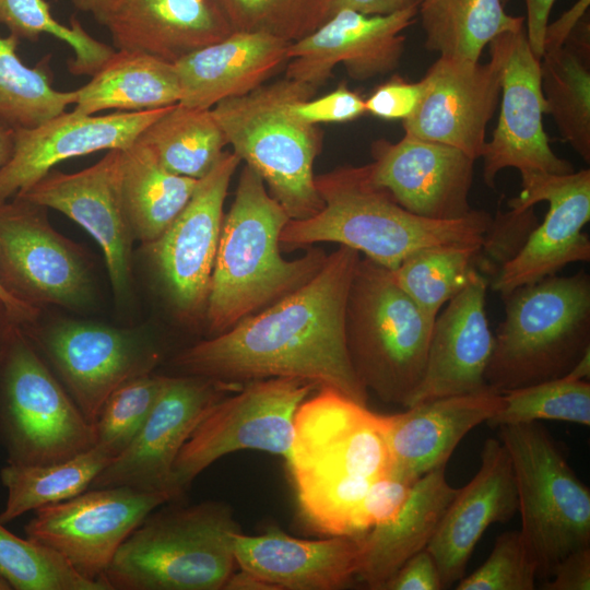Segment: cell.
I'll return each instance as SVG.
<instances>
[{"instance_id": "obj_1", "label": "cell", "mask_w": 590, "mask_h": 590, "mask_svg": "<svg viewBox=\"0 0 590 590\" xmlns=\"http://www.w3.org/2000/svg\"><path fill=\"white\" fill-rule=\"evenodd\" d=\"M359 252L346 246L327 256L307 283L227 331L182 350L174 366L184 375L244 385L297 378L367 405L346 349L344 320Z\"/></svg>"}, {"instance_id": "obj_2", "label": "cell", "mask_w": 590, "mask_h": 590, "mask_svg": "<svg viewBox=\"0 0 590 590\" xmlns=\"http://www.w3.org/2000/svg\"><path fill=\"white\" fill-rule=\"evenodd\" d=\"M322 208L288 220L280 234L285 250L337 243L394 270L412 253L442 244H483L493 216L483 210L453 220L418 216L375 186L364 166H343L315 177Z\"/></svg>"}, {"instance_id": "obj_3", "label": "cell", "mask_w": 590, "mask_h": 590, "mask_svg": "<svg viewBox=\"0 0 590 590\" xmlns=\"http://www.w3.org/2000/svg\"><path fill=\"white\" fill-rule=\"evenodd\" d=\"M261 177L245 165L234 201L224 214L204 314L209 337L221 334L307 283L326 262L321 248L299 258L281 255L288 222Z\"/></svg>"}, {"instance_id": "obj_4", "label": "cell", "mask_w": 590, "mask_h": 590, "mask_svg": "<svg viewBox=\"0 0 590 590\" xmlns=\"http://www.w3.org/2000/svg\"><path fill=\"white\" fill-rule=\"evenodd\" d=\"M153 510L129 534L105 573L111 590H221L237 567L240 531L223 502Z\"/></svg>"}, {"instance_id": "obj_5", "label": "cell", "mask_w": 590, "mask_h": 590, "mask_svg": "<svg viewBox=\"0 0 590 590\" xmlns=\"http://www.w3.org/2000/svg\"><path fill=\"white\" fill-rule=\"evenodd\" d=\"M503 300L485 373L494 390L563 377L590 350V276L583 270L518 287Z\"/></svg>"}, {"instance_id": "obj_6", "label": "cell", "mask_w": 590, "mask_h": 590, "mask_svg": "<svg viewBox=\"0 0 590 590\" xmlns=\"http://www.w3.org/2000/svg\"><path fill=\"white\" fill-rule=\"evenodd\" d=\"M318 87L284 76L213 108L227 144L263 180L290 220H304L322 208L314 164L320 131L296 118L290 106L311 98Z\"/></svg>"}, {"instance_id": "obj_7", "label": "cell", "mask_w": 590, "mask_h": 590, "mask_svg": "<svg viewBox=\"0 0 590 590\" xmlns=\"http://www.w3.org/2000/svg\"><path fill=\"white\" fill-rule=\"evenodd\" d=\"M433 324L390 270L359 258L345 307V342L367 391L406 408L426 366Z\"/></svg>"}, {"instance_id": "obj_8", "label": "cell", "mask_w": 590, "mask_h": 590, "mask_svg": "<svg viewBox=\"0 0 590 590\" xmlns=\"http://www.w3.org/2000/svg\"><path fill=\"white\" fill-rule=\"evenodd\" d=\"M497 428L512 465L520 531L546 580L565 556L590 546V491L538 422Z\"/></svg>"}, {"instance_id": "obj_9", "label": "cell", "mask_w": 590, "mask_h": 590, "mask_svg": "<svg viewBox=\"0 0 590 590\" xmlns=\"http://www.w3.org/2000/svg\"><path fill=\"white\" fill-rule=\"evenodd\" d=\"M0 445L16 464L59 462L96 446L95 425L16 324L0 367Z\"/></svg>"}, {"instance_id": "obj_10", "label": "cell", "mask_w": 590, "mask_h": 590, "mask_svg": "<svg viewBox=\"0 0 590 590\" xmlns=\"http://www.w3.org/2000/svg\"><path fill=\"white\" fill-rule=\"evenodd\" d=\"M316 388L297 378L244 384L217 400L198 423L173 465L170 494L179 502L193 480L220 458L245 449L292 456L295 414Z\"/></svg>"}, {"instance_id": "obj_11", "label": "cell", "mask_w": 590, "mask_h": 590, "mask_svg": "<svg viewBox=\"0 0 590 590\" xmlns=\"http://www.w3.org/2000/svg\"><path fill=\"white\" fill-rule=\"evenodd\" d=\"M172 502L164 492L128 486L88 488L40 507L24 527L25 536L60 554L84 578L103 583L116 552L153 510Z\"/></svg>"}, {"instance_id": "obj_12", "label": "cell", "mask_w": 590, "mask_h": 590, "mask_svg": "<svg viewBox=\"0 0 590 590\" xmlns=\"http://www.w3.org/2000/svg\"><path fill=\"white\" fill-rule=\"evenodd\" d=\"M521 191L508 201L521 212L545 201L547 212L517 253L492 278L491 286L502 298L518 287L556 275L566 266L590 260V239L582 229L590 221V170L569 174L527 172Z\"/></svg>"}, {"instance_id": "obj_13", "label": "cell", "mask_w": 590, "mask_h": 590, "mask_svg": "<svg viewBox=\"0 0 590 590\" xmlns=\"http://www.w3.org/2000/svg\"><path fill=\"white\" fill-rule=\"evenodd\" d=\"M382 416L333 389L320 388L295 414L293 451L286 462L292 479L375 481L390 474Z\"/></svg>"}, {"instance_id": "obj_14", "label": "cell", "mask_w": 590, "mask_h": 590, "mask_svg": "<svg viewBox=\"0 0 590 590\" xmlns=\"http://www.w3.org/2000/svg\"><path fill=\"white\" fill-rule=\"evenodd\" d=\"M239 163L234 152H224L170 225L148 245L167 298L185 321L204 320L224 201Z\"/></svg>"}, {"instance_id": "obj_15", "label": "cell", "mask_w": 590, "mask_h": 590, "mask_svg": "<svg viewBox=\"0 0 590 590\" xmlns=\"http://www.w3.org/2000/svg\"><path fill=\"white\" fill-rule=\"evenodd\" d=\"M500 70V111L492 139L484 146V182L494 188L497 174H569L574 166L557 156L544 130L546 106L541 87L540 59L529 45L524 27L504 33L489 43Z\"/></svg>"}, {"instance_id": "obj_16", "label": "cell", "mask_w": 590, "mask_h": 590, "mask_svg": "<svg viewBox=\"0 0 590 590\" xmlns=\"http://www.w3.org/2000/svg\"><path fill=\"white\" fill-rule=\"evenodd\" d=\"M45 208L20 198L0 203V279L17 298L38 307H79L90 279L75 246L47 221Z\"/></svg>"}, {"instance_id": "obj_17", "label": "cell", "mask_w": 590, "mask_h": 590, "mask_svg": "<svg viewBox=\"0 0 590 590\" xmlns=\"http://www.w3.org/2000/svg\"><path fill=\"white\" fill-rule=\"evenodd\" d=\"M243 385L202 377L166 376L156 402L129 447L114 458L90 488L128 486L170 494L175 460L208 410Z\"/></svg>"}, {"instance_id": "obj_18", "label": "cell", "mask_w": 590, "mask_h": 590, "mask_svg": "<svg viewBox=\"0 0 590 590\" xmlns=\"http://www.w3.org/2000/svg\"><path fill=\"white\" fill-rule=\"evenodd\" d=\"M32 338L93 424L113 391L152 373L161 358L146 338L98 323L61 322Z\"/></svg>"}, {"instance_id": "obj_19", "label": "cell", "mask_w": 590, "mask_h": 590, "mask_svg": "<svg viewBox=\"0 0 590 590\" xmlns=\"http://www.w3.org/2000/svg\"><path fill=\"white\" fill-rule=\"evenodd\" d=\"M13 198L57 210L83 227L104 252L117 300L129 295L134 235L122 194V150L76 173L50 170Z\"/></svg>"}, {"instance_id": "obj_20", "label": "cell", "mask_w": 590, "mask_h": 590, "mask_svg": "<svg viewBox=\"0 0 590 590\" xmlns=\"http://www.w3.org/2000/svg\"><path fill=\"white\" fill-rule=\"evenodd\" d=\"M366 165L370 181L409 212L433 220H453L473 209L469 193L474 162L464 152L410 134L398 142L378 140Z\"/></svg>"}, {"instance_id": "obj_21", "label": "cell", "mask_w": 590, "mask_h": 590, "mask_svg": "<svg viewBox=\"0 0 590 590\" xmlns=\"http://www.w3.org/2000/svg\"><path fill=\"white\" fill-rule=\"evenodd\" d=\"M416 15L417 4L386 15L338 10L317 30L290 45L285 76L319 87L338 63L355 80L388 73L400 62L403 32Z\"/></svg>"}, {"instance_id": "obj_22", "label": "cell", "mask_w": 590, "mask_h": 590, "mask_svg": "<svg viewBox=\"0 0 590 590\" xmlns=\"http://www.w3.org/2000/svg\"><path fill=\"white\" fill-rule=\"evenodd\" d=\"M422 99L402 121L405 134L456 148L473 160L482 157L486 127L498 105L500 70L497 60L480 63L439 58L422 78Z\"/></svg>"}, {"instance_id": "obj_23", "label": "cell", "mask_w": 590, "mask_h": 590, "mask_svg": "<svg viewBox=\"0 0 590 590\" xmlns=\"http://www.w3.org/2000/svg\"><path fill=\"white\" fill-rule=\"evenodd\" d=\"M169 107L107 115L63 111L34 128L14 129L12 155L0 167V203L31 188L63 161L127 149Z\"/></svg>"}, {"instance_id": "obj_24", "label": "cell", "mask_w": 590, "mask_h": 590, "mask_svg": "<svg viewBox=\"0 0 590 590\" xmlns=\"http://www.w3.org/2000/svg\"><path fill=\"white\" fill-rule=\"evenodd\" d=\"M488 279L477 273L434 321L423 378L408 406L483 390L493 352L485 297Z\"/></svg>"}, {"instance_id": "obj_25", "label": "cell", "mask_w": 590, "mask_h": 590, "mask_svg": "<svg viewBox=\"0 0 590 590\" xmlns=\"http://www.w3.org/2000/svg\"><path fill=\"white\" fill-rule=\"evenodd\" d=\"M503 406V393L483 390L436 398L384 415L391 475L414 482L447 464L465 435L491 420Z\"/></svg>"}, {"instance_id": "obj_26", "label": "cell", "mask_w": 590, "mask_h": 590, "mask_svg": "<svg viewBox=\"0 0 590 590\" xmlns=\"http://www.w3.org/2000/svg\"><path fill=\"white\" fill-rule=\"evenodd\" d=\"M516 511L518 496L510 457L499 439L489 437L484 441L476 474L458 489L426 546L444 589L464 576L485 530L493 523L510 520Z\"/></svg>"}, {"instance_id": "obj_27", "label": "cell", "mask_w": 590, "mask_h": 590, "mask_svg": "<svg viewBox=\"0 0 590 590\" xmlns=\"http://www.w3.org/2000/svg\"><path fill=\"white\" fill-rule=\"evenodd\" d=\"M362 536L306 540L270 526L258 535L237 532L234 555L239 569L263 580L272 590H335L357 576Z\"/></svg>"}, {"instance_id": "obj_28", "label": "cell", "mask_w": 590, "mask_h": 590, "mask_svg": "<svg viewBox=\"0 0 590 590\" xmlns=\"http://www.w3.org/2000/svg\"><path fill=\"white\" fill-rule=\"evenodd\" d=\"M101 24L118 50L170 63L234 32L217 0H115Z\"/></svg>"}, {"instance_id": "obj_29", "label": "cell", "mask_w": 590, "mask_h": 590, "mask_svg": "<svg viewBox=\"0 0 590 590\" xmlns=\"http://www.w3.org/2000/svg\"><path fill=\"white\" fill-rule=\"evenodd\" d=\"M291 44L264 33L233 32L186 56L174 63L181 87L179 104L210 109L253 91L288 61Z\"/></svg>"}, {"instance_id": "obj_30", "label": "cell", "mask_w": 590, "mask_h": 590, "mask_svg": "<svg viewBox=\"0 0 590 590\" xmlns=\"http://www.w3.org/2000/svg\"><path fill=\"white\" fill-rule=\"evenodd\" d=\"M440 465L416 479L399 512L362 536L357 576L369 589L381 590L393 574L430 542L447 507L458 493Z\"/></svg>"}, {"instance_id": "obj_31", "label": "cell", "mask_w": 590, "mask_h": 590, "mask_svg": "<svg viewBox=\"0 0 590 590\" xmlns=\"http://www.w3.org/2000/svg\"><path fill=\"white\" fill-rule=\"evenodd\" d=\"M180 98L174 63L117 49L85 85L75 90L73 110L83 115L107 109L141 111L172 106Z\"/></svg>"}, {"instance_id": "obj_32", "label": "cell", "mask_w": 590, "mask_h": 590, "mask_svg": "<svg viewBox=\"0 0 590 590\" xmlns=\"http://www.w3.org/2000/svg\"><path fill=\"white\" fill-rule=\"evenodd\" d=\"M541 87L546 114L575 152L590 162V28L583 15L564 45L543 47Z\"/></svg>"}, {"instance_id": "obj_33", "label": "cell", "mask_w": 590, "mask_h": 590, "mask_svg": "<svg viewBox=\"0 0 590 590\" xmlns=\"http://www.w3.org/2000/svg\"><path fill=\"white\" fill-rule=\"evenodd\" d=\"M199 179L170 173L139 138L122 150V194L134 238L156 240L185 208Z\"/></svg>"}, {"instance_id": "obj_34", "label": "cell", "mask_w": 590, "mask_h": 590, "mask_svg": "<svg viewBox=\"0 0 590 590\" xmlns=\"http://www.w3.org/2000/svg\"><path fill=\"white\" fill-rule=\"evenodd\" d=\"M417 14L427 50L472 62L493 39L524 27V17L509 15L502 0H420Z\"/></svg>"}, {"instance_id": "obj_35", "label": "cell", "mask_w": 590, "mask_h": 590, "mask_svg": "<svg viewBox=\"0 0 590 590\" xmlns=\"http://www.w3.org/2000/svg\"><path fill=\"white\" fill-rule=\"evenodd\" d=\"M111 457L94 446L70 459L46 464L7 463L0 479L8 496L0 522L5 524L40 507L70 499L88 489Z\"/></svg>"}, {"instance_id": "obj_36", "label": "cell", "mask_w": 590, "mask_h": 590, "mask_svg": "<svg viewBox=\"0 0 590 590\" xmlns=\"http://www.w3.org/2000/svg\"><path fill=\"white\" fill-rule=\"evenodd\" d=\"M173 174L200 179L217 163L227 144L212 108L172 105L140 135Z\"/></svg>"}, {"instance_id": "obj_37", "label": "cell", "mask_w": 590, "mask_h": 590, "mask_svg": "<svg viewBox=\"0 0 590 590\" xmlns=\"http://www.w3.org/2000/svg\"><path fill=\"white\" fill-rule=\"evenodd\" d=\"M483 244H442L409 256L394 270L393 280L434 324L445 304L477 274Z\"/></svg>"}, {"instance_id": "obj_38", "label": "cell", "mask_w": 590, "mask_h": 590, "mask_svg": "<svg viewBox=\"0 0 590 590\" xmlns=\"http://www.w3.org/2000/svg\"><path fill=\"white\" fill-rule=\"evenodd\" d=\"M19 40L12 34L0 36V125L13 130L34 128L75 102V90L54 88L49 56L34 68L22 62Z\"/></svg>"}, {"instance_id": "obj_39", "label": "cell", "mask_w": 590, "mask_h": 590, "mask_svg": "<svg viewBox=\"0 0 590 590\" xmlns=\"http://www.w3.org/2000/svg\"><path fill=\"white\" fill-rule=\"evenodd\" d=\"M564 421L590 426V384L565 375L503 393V406L486 423L491 427Z\"/></svg>"}, {"instance_id": "obj_40", "label": "cell", "mask_w": 590, "mask_h": 590, "mask_svg": "<svg viewBox=\"0 0 590 590\" xmlns=\"http://www.w3.org/2000/svg\"><path fill=\"white\" fill-rule=\"evenodd\" d=\"M0 24L19 39L35 42L49 34L67 43L74 52L69 61L74 75L92 76L116 51L87 34L75 17L70 26L59 23L45 0H0Z\"/></svg>"}, {"instance_id": "obj_41", "label": "cell", "mask_w": 590, "mask_h": 590, "mask_svg": "<svg viewBox=\"0 0 590 590\" xmlns=\"http://www.w3.org/2000/svg\"><path fill=\"white\" fill-rule=\"evenodd\" d=\"M0 576L14 590H108L81 576L50 547L13 534L1 522Z\"/></svg>"}, {"instance_id": "obj_42", "label": "cell", "mask_w": 590, "mask_h": 590, "mask_svg": "<svg viewBox=\"0 0 590 590\" xmlns=\"http://www.w3.org/2000/svg\"><path fill=\"white\" fill-rule=\"evenodd\" d=\"M299 512L312 530L329 536H362V505L374 481L293 479Z\"/></svg>"}, {"instance_id": "obj_43", "label": "cell", "mask_w": 590, "mask_h": 590, "mask_svg": "<svg viewBox=\"0 0 590 590\" xmlns=\"http://www.w3.org/2000/svg\"><path fill=\"white\" fill-rule=\"evenodd\" d=\"M234 32L264 33L294 43L331 15L330 0H217Z\"/></svg>"}, {"instance_id": "obj_44", "label": "cell", "mask_w": 590, "mask_h": 590, "mask_svg": "<svg viewBox=\"0 0 590 590\" xmlns=\"http://www.w3.org/2000/svg\"><path fill=\"white\" fill-rule=\"evenodd\" d=\"M166 376L142 375L118 387L104 402L95 422L96 446L111 459L132 442L150 415Z\"/></svg>"}, {"instance_id": "obj_45", "label": "cell", "mask_w": 590, "mask_h": 590, "mask_svg": "<svg viewBox=\"0 0 590 590\" xmlns=\"http://www.w3.org/2000/svg\"><path fill=\"white\" fill-rule=\"evenodd\" d=\"M538 562L520 530L503 532L487 559L462 577L457 590H533Z\"/></svg>"}, {"instance_id": "obj_46", "label": "cell", "mask_w": 590, "mask_h": 590, "mask_svg": "<svg viewBox=\"0 0 590 590\" xmlns=\"http://www.w3.org/2000/svg\"><path fill=\"white\" fill-rule=\"evenodd\" d=\"M290 109L296 118L314 126L347 122L366 113L365 99L344 84L318 98L297 99Z\"/></svg>"}, {"instance_id": "obj_47", "label": "cell", "mask_w": 590, "mask_h": 590, "mask_svg": "<svg viewBox=\"0 0 590 590\" xmlns=\"http://www.w3.org/2000/svg\"><path fill=\"white\" fill-rule=\"evenodd\" d=\"M423 93L422 79L408 82L400 76H392L365 99V110L381 119L403 121L414 114Z\"/></svg>"}, {"instance_id": "obj_48", "label": "cell", "mask_w": 590, "mask_h": 590, "mask_svg": "<svg viewBox=\"0 0 590 590\" xmlns=\"http://www.w3.org/2000/svg\"><path fill=\"white\" fill-rule=\"evenodd\" d=\"M413 482L391 474L375 480L362 505V527L367 533L375 526L394 517L405 503Z\"/></svg>"}, {"instance_id": "obj_49", "label": "cell", "mask_w": 590, "mask_h": 590, "mask_svg": "<svg viewBox=\"0 0 590 590\" xmlns=\"http://www.w3.org/2000/svg\"><path fill=\"white\" fill-rule=\"evenodd\" d=\"M444 589L438 567L425 547L412 555L384 585L381 590Z\"/></svg>"}, {"instance_id": "obj_50", "label": "cell", "mask_w": 590, "mask_h": 590, "mask_svg": "<svg viewBox=\"0 0 590 590\" xmlns=\"http://www.w3.org/2000/svg\"><path fill=\"white\" fill-rule=\"evenodd\" d=\"M543 590H589L590 546L579 548L565 556L544 580Z\"/></svg>"}, {"instance_id": "obj_51", "label": "cell", "mask_w": 590, "mask_h": 590, "mask_svg": "<svg viewBox=\"0 0 590 590\" xmlns=\"http://www.w3.org/2000/svg\"><path fill=\"white\" fill-rule=\"evenodd\" d=\"M527 8L526 34L533 54L540 59L551 10L556 0H524Z\"/></svg>"}, {"instance_id": "obj_52", "label": "cell", "mask_w": 590, "mask_h": 590, "mask_svg": "<svg viewBox=\"0 0 590 590\" xmlns=\"http://www.w3.org/2000/svg\"><path fill=\"white\" fill-rule=\"evenodd\" d=\"M418 2L420 0H330L332 14L338 10L349 9L366 15L391 14Z\"/></svg>"}, {"instance_id": "obj_53", "label": "cell", "mask_w": 590, "mask_h": 590, "mask_svg": "<svg viewBox=\"0 0 590 590\" xmlns=\"http://www.w3.org/2000/svg\"><path fill=\"white\" fill-rule=\"evenodd\" d=\"M0 303L3 306L9 319L19 327L28 326L34 322L39 308L14 296L2 283L0 279Z\"/></svg>"}, {"instance_id": "obj_54", "label": "cell", "mask_w": 590, "mask_h": 590, "mask_svg": "<svg viewBox=\"0 0 590 590\" xmlns=\"http://www.w3.org/2000/svg\"><path fill=\"white\" fill-rule=\"evenodd\" d=\"M224 589H234V590H272V588L253 576L252 574L239 569V571H234L228 580L226 581Z\"/></svg>"}, {"instance_id": "obj_55", "label": "cell", "mask_w": 590, "mask_h": 590, "mask_svg": "<svg viewBox=\"0 0 590 590\" xmlns=\"http://www.w3.org/2000/svg\"><path fill=\"white\" fill-rule=\"evenodd\" d=\"M115 0H72L79 10L88 12L101 23Z\"/></svg>"}, {"instance_id": "obj_56", "label": "cell", "mask_w": 590, "mask_h": 590, "mask_svg": "<svg viewBox=\"0 0 590 590\" xmlns=\"http://www.w3.org/2000/svg\"><path fill=\"white\" fill-rule=\"evenodd\" d=\"M14 145V131L0 125V167L11 157Z\"/></svg>"}, {"instance_id": "obj_57", "label": "cell", "mask_w": 590, "mask_h": 590, "mask_svg": "<svg viewBox=\"0 0 590 590\" xmlns=\"http://www.w3.org/2000/svg\"><path fill=\"white\" fill-rule=\"evenodd\" d=\"M14 324L15 323H13L9 319L3 306L0 303V367L5 352L9 335Z\"/></svg>"}, {"instance_id": "obj_58", "label": "cell", "mask_w": 590, "mask_h": 590, "mask_svg": "<svg viewBox=\"0 0 590 590\" xmlns=\"http://www.w3.org/2000/svg\"><path fill=\"white\" fill-rule=\"evenodd\" d=\"M571 378L575 379H583L589 378L590 375V350H588L580 359L576 363V365L570 369V371L567 374Z\"/></svg>"}, {"instance_id": "obj_59", "label": "cell", "mask_w": 590, "mask_h": 590, "mask_svg": "<svg viewBox=\"0 0 590 590\" xmlns=\"http://www.w3.org/2000/svg\"><path fill=\"white\" fill-rule=\"evenodd\" d=\"M0 590H12L9 582L0 576Z\"/></svg>"}, {"instance_id": "obj_60", "label": "cell", "mask_w": 590, "mask_h": 590, "mask_svg": "<svg viewBox=\"0 0 590 590\" xmlns=\"http://www.w3.org/2000/svg\"><path fill=\"white\" fill-rule=\"evenodd\" d=\"M511 0H502V3L503 5L507 4L508 2H510Z\"/></svg>"}]
</instances>
